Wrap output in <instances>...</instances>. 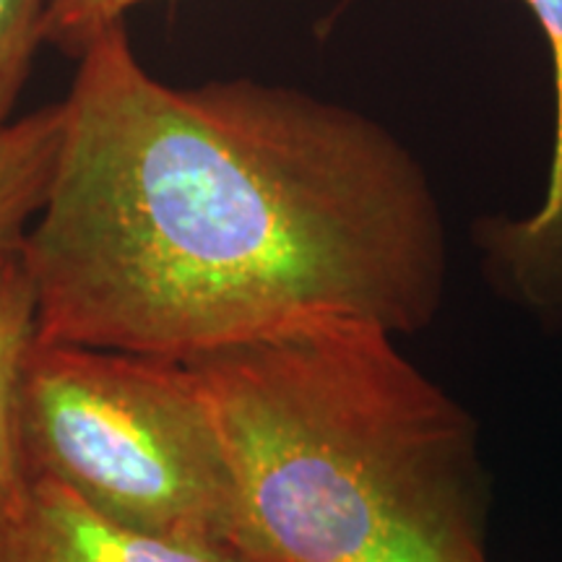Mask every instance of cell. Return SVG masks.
I'll return each mask as SVG.
<instances>
[{"label": "cell", "mask_w": 562, "mask_h": 562, "mask_svg": "<svg viewBox=\"0 0 562 562\" xmlns=\"http://www.w3.org/2000/svg\"><path fill=\"white\" fill-rule=\"evenodd\" d=\"M149 0H47L45 45L79 60L110 26L125 24V13Z\"/></svg>", "instance_id": "cell-9"}, {"label": "cell", "mask_w": 562, "mask_h": 562, "mask_svg": "<svg viewBox=\"0 0 562 562\" xmlns=\"http://www.w3.org/2000/svg\"><path fill=\"white\" fill-rule=\"evenodd\" d=\"M552 53L554 136L547 195L537 214L521 222H495L487 248L513 286L533 305L562 300V0H524Z\"/></svg>", "instance_id": "cell-5"}, {"label": "cell", "mask_w": 562, "mask_h": 562, "mask_svg": "<svg viewBox=\"0 0 562 562\" xmlns=\"http://www.w3.org/2000/svg\"><path fill=\"white\" fill-rule=\"evenodd\" d=\"M45 16L47 0H0V125L11 121L34 55L45 45Z\"/></svg>", "instance_id": "cell-8"}, {"label": "cell", "mask_w": 562, "mask_h": 562, "mask_svg": "<svg viewBox=\"0 0 562 562\" xmlns=\"http://www.w3.org/2000/svg\"><path fill=\"white\" fill-rule=\"evenodd\" d=\"M0 562H245L232 547L140 533L50 480H26L0 513Z\"/></svg>", "instance_id": "cell-4"}, {"label": "cell", "mask_w": 562, "mask_h": 562, "mask_svg": "<svg viewBox=\"0 0 562 562\" xmlns=\"http://www.w3.org/2000/svg\"><path fill=\"white\" fill-rule=\"evenodd\" d=\"M37 286L24 250L0 256V513L11 510L26 487L16 438L19 383L37 341Z\"/></svg>", "instance_id": "cell-7"}, {"label": "cell", "mask_w": 562, "mask_h": 562, "mask_svg": "<svg viewBox=\"0 0 562 562\" xmlns=\"http://www.w3.org/2000/svg\"><path fill=\"white\" fill-rule=\"evenodd\" d=\"M63 102L0 125V256L24 248L40 211L50 195L58 167Z\"/></svg>", "instance_id": "cell-6"}, {"label": "cell", "mask_w": 562, "mask_h": 562, "mask_svg": "<svg viewBox=\"0 0 562 562\" xmlns=\"http://www.w3.org/2000/svg\"><path fill=\"white\" fill-rule=\"evenodd\" d=\"M188 364L245 562H490L476 422L389 328L323 321Z\"/></svg>", "instance_id": "cell-2"}, {"label": "cell", "mask_w": 562, "mask_h": 562, "mask_svg": "<svg viewBox=\"0 0 562 562\" xmlns=\"http://www.w3.org/2000/svg\"><path fill=\"white\" fill-rule=\"evenodd\" d=\"M76 63L21 248L40 339L191 362L323 321H435L446 224L389 128L273 83L172 87L125 24Z\"/></svg>", "instance_id": "cell-1"}, {"label": "cell", "mask_w": 562, "mask_h": 562, "mask_svg": "<svg viewBox=\"0 0 562 562\" xmlns=\"http://www.w3.org/2000/svg\"><path fill=\"white\" fill-rule=\"evenodd\" d=\"M26 480L125 529L229 547L232 476L191 364L40 339L19 383Z\"/></svg>", "instance_id": "cell-3"}]
</instances>
